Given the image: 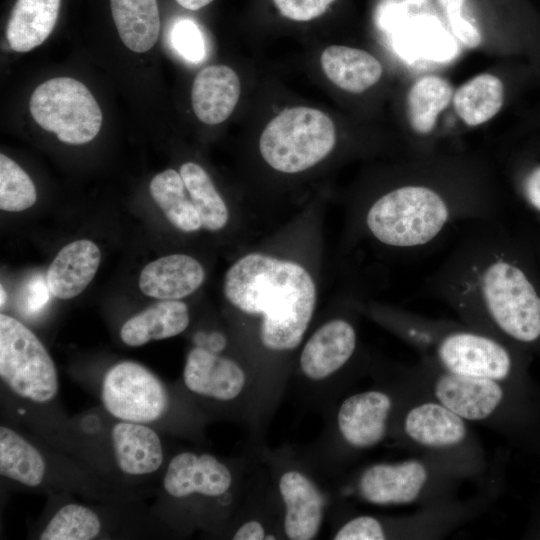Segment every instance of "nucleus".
I'll return each mask as SVG.
<instances>
[{"label": "nucleus", "mask_w": 540, "mask_h": 540, "mask_svg": "<svg viewBox=\"0 0 540 540\" xmlns=\"http://www.w3.org/2000/svg\"><path fill=\"white\" fill-rule=\"evenodd\" d=\"M100 260V250L90 240H76L64 246L47 270L50 293L60 299L79 295L94 278Z\"/></svg>", "instance_id": "a211bd4d"}, {"label": "nucleus", "mask_w": 540, "mask_h": 540, "mask_svg": "<svg viewBox=\"0 0 540 540\" xmlns=\"http://www.w3.org/2000/svg\"><path fill=\"white\" fill-rule=\"evenodd\" d=\"M436 355L446 371L502 381L512 369L508 350L494 338L471 331H454L438 342Z\"/></svg>", "instance_id": "6e6552de"}, {"label": "nucleus", "mask_w": 540, "mask_h": 540, "mask_svg": "<svg viewBox=\"0 0 540 540\" xmlns=\"http://www.w3.org/2000/svg\"><path fill=\"white\" fill-rule=\"evenodd\" d=\"M46 471L40 452L14 430L0 427V474L25 486L41 484Z\"/></svg>", "instance_id": "a878e982"}, {"label": "nucleus", "mask_w": 540, "mask_h": 540, "mask_svg": "<svg viewBox=\"0 0 540 540\" xmlns=\"http://www.w3.org/2000/svg\"><path fill=\"white\" fill-rule=\"evenodd\" d=\"M356 333L351 324L336 319L321 326L308 340L300 356L303 373L321 380L339 370L353 355Z\"/></svg>", "instance_id": "4468645a"}, {"label": "nucleus", "mask_w": 540, "mask_h": 540, "mask_svg": "<svg viewBox=\"0 0 540 540\" xmlns=\"http://www.w3.org/2000/svg\"><path fill=\"white\" fill-rule=\"evenodd\" d=\"M110 6L123 44L136 53L150 50L160 30L157 0H110Z\"/></svg>", "instance_id": "b1692460"}, {"label": "nucleus", "mask_w": 540, "mask_h": 540, "mask_svg": "<svg viewBox=\"0 0 540 540\" xmlns=\"http://www.w3.org/2000/svg\"><path fill=\"white\" fill-rule=\"evenodd\" d=\"M453 212L446 199L424 185H406L377 199L370 207L366 224L381 243L414 248L437 238Z\"/></svg>", "instance_id": "7ed1b4c3"}, {"label": "nucleus", "mask_w": 540, "mask_h": 540, "mask_svg": "<svg viewBox=\"0 0 540 540\" xmlns=\"http://www.w3.org/2000/svg\"><path fill=\"white\" fill-rule=\"evenodd\" d=\"M0 376L16 395L36 403L58 392L56 367L38 337L24 324L0 315Z\"/></svg>", "instance_id": "39448f33"}, {"label": "nucleus", "mask_w": 540, "mask_h": 540, "mask_svg": "<svg viewBox=\"0 0 540 540\" xmlns=\"http://www.w3.org/2000/svg\"><path fill=\"white\" fill-rule=\"evenodd\" d=\"M205 278L202 265L185 254H171L148 263L141 271V291L161 300H179L196 291Z\"/></svg>", "instance_id": "f3484780"}, {"label": "nucleus", "mask_w": 540, "mask_h": 540, "mask_svg": "<svg viewBox=\"0 0 540 540\" xmlns=\"http://www.w3.org/2000/svg\"><path fill=\"white\" fill-rule=\"evenodd\" d=\"M452 279L450 296L480 312L508 337L523 343L540 337V296L526 273L495 249L468 259Z\"/></svg>", "instance_id": "f03ea898"}, {"label": "nucleus", "mask_w": 540, "mask_h": 540, "mask_svg": "<svg viewBox=\"0 0 540 540\" xmlns=\"http://www.w3.org/2000/svg\"><path fill=\"white\" fill-rule=\"evenodd\" d=\"M224 293L241 311L262 315L261 341L278 351L299 345L316 303L315 284L302 266L260 253L243 256L228 269Z\"/></svg>", "instance_id": "f257e3e1"}, {"label": "nucleus", "mask_w": 540, "mask_h": 540, "mask_svg": "<svg viewBox=\"0 0 540 540\" xmlns=\"http://www.w3.org/2000/svg\"><path fill=\"white\" fill-rule=\"evenodd\" d=\"M458 116L468 126H478L493 118L504 102V86L492 74L482 73L461 85L453 98Z\"/></svg>", "instance_id": "393cba45"}, {"label": "nucleus", "mask_w": 540, "mask_h": 540, "mask_svg": "<svg viewBox=\"0 0 540 540\" xmlns=\"http://www.w3.org/2000/svg\"><path fill=\"white\" fill-rule=\"evenodd\" d=\"M229 469L209 454L183 452L169 463L163 480L165 491L176 498L194 493L219 496L231 486Z\"/></svg>", "instance_id": "9b49d317"}, {"label": "nucleus", "mask_w": 540, "mask_h": 540, "mask_svg": "<svg viewBox=\"0 0 540 540\" xmlns=\"http://www.w3.org/2000/svg\"><path fill=\"white\" fill-rule=\"evenodd\" d=\"M212 1L213 0H176V2L180 4L183 8L192 11L199 10L207 6Z\"/></svg>", "instance_id": "58836bf2"}, {"label": "nucleus", "mask_w": 540, "mask_h": 540, "mask_svg": "<svg viewBox=\"0 0 540 540\" xmlns=\"http://www.w3.org/2000/svg\"><path fill=\"white\" fill-rule=\"evenodd\" d=\"M111 438L117 465L123 473L146 475L155 472L162 465L161 440L156 431L143 423H116Z\"/></svg>", "instance_id": "6ab92c4d"}, {"label": "nucleus", "mask_w": 540, "mask_h": 540, "mask_svg": "<svg viewBox=\"0 0 540 540\" xmlns=\"http://www.w3.org/2000/svg\"><path fill=\"white\" fill-rule=\"evenodd\" d=\"M335 540H383L385 533L380 522L371 516L348 521L336 533Z\"/></svg>", "instance_id": "f704fd0d"}, {"label": "nucleus", "mask_w": 540, "mask_h": 540, "mask_svg": "<svg viewBox=\"0 0 540 540\" xmlns=\"http://www.w3.org/2000/svg\"><path fill=\"white\" fill-rule=\"evenodd\" d=\"M174 51L185 61L199 64L206 57V43L200 27L189 18H178L170 29Z\"/></svg>", "instance_id": "2f4dec72"}, {"label": "nucleus", "mask_w": 540, "mask_h": 540, "mask_svg": "<svg viewBox=\"0 0 540 540\" xmlns=\"http://www.w3.org/2000/svg\"><path fill=\"white\" fill-rule=\"evenodd\" d=\"M189 324V312L179 300H162L129 318L122 326V341L132 347L182 333Z\"/></svg>", "instance_id": "4be33fe9"}, {"label": "nucleus", "mask_w": 540, "mask_h": 540, "mask_svg": "<svg viewBox=\"0 0 540 540\" xmlns=\"http://www.w3.org/2000/svg\"><path fill=\"white\" fill-rule=\"evenodd\" d=\"M29 109L39 126L71 145L93 140L102 124L100 107L91 92L69 77L40 84L31 95Z\"/></svg>", "instance_id": "423d86ee"}, {"label": "nucleus", "mask_w": 540, "mask_h": 540, "mask_svg": "<svg viewBox=\"0 0 540 540\" xmlns=\"http://www.w3.org/2000/svg\"><path fill=\"white\" fill-rule=\"evenodd\" d=\"M321 68L325 76L340 89L350 93H361L381 78L383 67L367 51L332 45L327 47L320 57Z\"/></svg>", "instance_id": "412c9836"}, {"label": "nucleus", "mask_w": 540, "mask_h": 540, "mask_svg": "<svg viewBox=\"0 0 540 540\" xmlns=\"http://www.w3.org/2000/svg\"><path fill=\"white\" fill-rule=\"evenodd\" d=\"M279 491L285 503L284 530L289 539H313L323 519L324 497L317 487L297 471L284 473Z\"/></svg>", "instance_id": "dca6fc26"}, {"label": "nucleus", "mask_w": 540, "mask_h": 540, "mask_svg": "<svg viewBox=\"0 0 540 540\" xmlns=\"http://www.w3.org/2000/svg\"><path fill=\"white\" fill-rule=\"evenodd\" d=\"M434 395L464 420L479 421L493 414L504 393L498 381L446 371L437 378Z\"/></svg>", "instance_id": "9d476101"}, {"label": "nucleus", "mask_w": 540, "mask_h": 540, "mask_svg": "<svg viewBox=\"0 0 540 540\" xmlns=\"http://www.w3.org/2000/svg\"><path fill=\"white\" fill-rule=\"evenodd\" d=\"M241 85L237 73L226 65H211L195 76L191 89L192 108L203 123L216 125L233 113Z\"/></svg>", "instance_id": "2eb2a0df"}, {"label": "nucleus", "mask_w": 540, "mask_h": 540, "mask_svg": "<svg viewBox=\"0 0 540 540\" xmlns=\"http://www.w3.org/2000/svg\"><path fill=\"white\" fill-rule=\"evenodd\" d=\"M335 0H273L280 14L294 21H310L324 14Z\"/></svg>", "instance_id": "72a5a7b5"}, {"label": "nucleus", "mask_w": 540, "mask_h": 540, "mask_svg": "<svg viewBox=\"0 0 540 540\" xmlns=\"http://www.w3.org/2000/svg\"><path fill=\"white\" fill-rule=\"evenodd\" d=\"M183 377L190 391L223 401L236 398L245 385L238 364L201 347L189 352Z\"/></svg>", "instance_id": "ddd939ff"}, {"label": "nucleus", "mask_w": 540, "mask_h": 540, "mask_svg": "<svg viewBox=\"0 0 540 540\" xmlns=\"http://www.w3.org/2000/svg\"><path fill=\"white\" fill-rule=\"evenodd\" d=\"M47 282L42 277L31 280L22 291V306L25 311H39L49 298Z\"/></svg>", "instance_id": "c9c22d12"}, {"label": "nucleus", "mask_w": 540, "mask_h": 540, "mask_svg": "<svg viewBox=\"0 0 540 540\" xmlns=\"http://www.w3.org/2000/svg\"><path fill=\"white\" fill-rule=\"evenodd\" d=\"M186 191L180 173L173 169L155 175L149 185L153 200L167 219L179 230L194 232L202 227V223L191 199L186 196Z\"/></svg>", "instance_id": "cd10ccee"}, {"label": "nucleus", "mask_w": 540, "mask_h": 540, "mask_svg": "<svg viewBox=\"0 0 540 540\" xmlns=\"http://www.w3.org/2000/svg\"><path fill=\"white\" fill-rule=\"evenodd\" d=\"M179 173L202 227L210 231L222 229L228 221V209L207 172L200 165L187 162L180 167Z\"/></svg>", "instance_id": "c85d7f7f"}, {"label": "nucleus", "mask_w": 540, "mask_h": 540, "mask_svg": "<svg viewBox=\"0 0 540 540\" xmlns=\"http://www.w3.org/2000/svg\"><path fill=\"white\" fill-rule=\"evenodd\" d=\"M523 192L529 204L540 211V166L527 174L523 182Z\"/></svg>", "instance_id": "e433bc0d"}, {"label": "nucleus", "mask_w": 540, "mask_h": 540, "mask_svg": "<svg viewBox=\"0 0 540 540\" xmlns=\"http://www.w3.org/2000/svg\"><path fill=\"white\" fill-rule=\"evenodd\" d=\"M60 0H17L6 27L12 50L28 52L51 34L59 14Z\"/></svg>", "instance_id": "5701e85b"}, {"label": "nucleus", "mask_w": 540, "mask_h": 540, "mask_svg": "<svg viewBox=\"0 0 540 540\" xmlns=\"http://www.w3.org/2000/svg\"><path fill=\"white\" fill-rule=\"evenodd\" d=\"M442 8L449 26L457 39L467 48L474 49L481 44L479 30L462 16L465 0H437Z\"/></svg>", "instance_id": "473e14b6"}, {"label": "nucleus", "mask_w": 540, "mask_h": 540, "mask_svg": "<svg viewBox=\"0 0 540 540\" xmlns=\"http://www.w3.org/2000/svg\"><path fill=\"white\" fill-rule=\"evenodd\" d=\"M408 1H409L411 4H417V5H419V4L423 3L425 0H408Z\"/></svg>", "instance_id": "a19ab883"}, {"label": "nucleus", "mask_w": 540, "mask_h": 540, "mask_svg": "<svg viewBox=\"0 0 540 540\" xmlns=\"http://www.w3.org/2000/svg\"><path fill=\"white\" fill-rule=\"evenodd\" d=\"M37 199L36 188L28 174L12 159L0 154V208L19 212Z\"/></svg>", "instance_id": "7c9ffc66"}, {"label": "nucleus", "mask_w": 540, "mask_h": 540, "mask_svg": "<svg viewBox=\"0 0 540 540\" xmlns=\"http://www.w3.org/2000/svg\"><path fill=\"white\" fill-rule=\"evenodd\" d=\"M336 144V128L321 110H282L264 128L259 149L265 162L283 173H298L322 161Z\"/></svg>", "instance_id": "20e7f679"}, {"label": "nucleus", "mask_w": 540, "mask_h": 540, "mask_svg": "<svg viewBox=\"0 0 540 540\" xmlns=\"http://www.w3.org/2000/svg\"><path fill=\"white\" fill-rule=\"evenodd\" d=\"M101 398L112 416L135 423L160 419L169 405L166 388L158 377L133 361L119 362L106 372Z\"/></svg>", "instance_id": "0eeeda50"}, {"label": "nucleus", "mask_w": 540, "mask_h": 540, "mask_svg": "<svg viewBox=\"0 0 540 540\" xmlns=\"http://www.w3.org/2000/svg\"><path fill=\"white\" fill-rule=\"evenodd\" d=\"M404 430L414 442L430 448L456 446L467 434L464 419L439 402H424L410 409Z\"/></svg>", "instance_id": "aec40b11"}, {"label": "nucleus", "mask_w": 540, "mask_h": 540, "mask_svg": "<svg viewBox=\"0 0 540 540\" xmlns=\"http://www.w3.org/2000/svg\"><path fill=\"white\" fill-rule=\"evenodd\" d=\"M428 478L417 460L368 467L359 481L362 497L377 505L409 504L417 499Z\"/></svg>", "instance_id": "1a4fd4ad"}, {"label": "nucleus", "mask_w": 540, "mask_h": 540, "mask_svg": "<svg viewBox=\"0 0 540 540\" xmlns=\"http://www.w3.org/2000/svg\"><path fill=\"white\" fill-rule=\"evenodd\" d=\"M453 95L451 84L437 75L417 79L407 95L408 119L418 134L430 133L439 114L447 107Z\"/></svg>", "instance_id": "bb28decb"}, {"label": "nucleus", "mask_w": 540, "mask_h": 540, "mask_svg": "<svg viewBox=\"0 0 540 540\" xmlns=\"http://www.w3.org/2000/svg\"><path fill=\"white\" fill-rule=\"evenodd\" d=\"M392 408L390 397L380 391H366L347 398L338 411V427L347 443L368 448L384 438Z\"/></svg>", "instance_id": "f8f14e48"}, {"label": "nucleus", "mask_w": 540, "mask_h": 540, "mask_svg": "<svg viewBox=\"0 0 540 540\" xmlns=\"http://www.w3.org/2000/svg\"><path fill=\"white\" fill-rule=\"evenodd\" d=\"M264 538V528L255 520L243 524L233 536L234 540H261Z\"/></svg>", "instance_id": "4c0bfd02"}, {"label": "nucleus", "mask_w": 540, "mask_h": 540, "mask_svg": "<svg viewBox=\"0 0 540 540\" xmlns=\"http://www.w3.org/2000/svg\"><path fill=\"white\" fill-rule=\"evenodd\" d=\"M0 291H1V294H0V296H1L0 305H1V307H3L4 304H5V302H6V299H7V294H6V291H5V289H4L3 286H1Z\"/></svg>", "instance_id": "ea45409f"}, {"label": "nucleus", "mask_w": 540, "mask_h": 540, "mask_svg": "<svg viewBox=\"0 0 540 540\" xmlns=\"http://www.w3.org/2000/svg\"><path fill=\"white\" fill-rule=\"evenodd\" d=\"M101 530L97 514L86 506L67 504L61 507L39 536L41 540H90Z\"/></svg>", "instance_id": "c756f323"}]
</instances>
